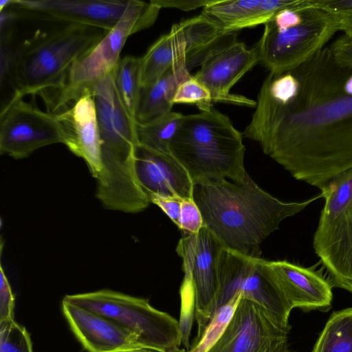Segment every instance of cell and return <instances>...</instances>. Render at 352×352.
Instances as JSON below:
<instances>
[{"mask_svg": "<svg viewBox=\"0 0 352 352\" xmlns=\"http://www.w3.org/2000/svg\"><path fill=\"white\" fill-rule=\"evenodd\" d=\"M184 234H195L204 227L200 210L192 199H183L177 223Z\"/></svg>", "mask_w": 352, "mask_h": 352, "instance_id": "cell-32", "label": "cell"}, {"mask_svg": "<svg viewBox=\"0 0 352 352\" xmlns=\"http://www.w3.org/2000/svg\"><path fill=\"white\" fill-rule=\"evenodd\" d=\"M190 76L186 65H178L168 69L151 86L141 88L135 114L136 122L144 124L170 112L178 86Z\"/></svg>", "mask_w": 352, "mask_h": 352, "instance_id": "cell-23", "label": "cell"}, {"mask_svg": "<svg viewBox=\"0 0 352 352\" xmlns=\"http://www.w3.org/2000/svg\"><path fill=\"white\" fill-rule=\"evenodd\" d=\"M299 0H214L201 13L225 32L265 24Z\"/></svg>", "mask_w": 352, "mask_h": 352, "instance_id": "cell-20", "label": "cell"}, {"mask_svg": "<svg viewBox=\"0 0 352 352\" xmlns=\"http://www.w3.org/2000/svg\"><path fill=\"white\" fill-rule=\"evenodd\" d=\"M288 332L257 303L241 298L225 331L208 352H288Z\"/></svg>", "mask_w": 352, "mask_h": 352, "instance_id": "cell-12", "label": "cell"}, {"mask_svg": "<svg viewBox=\"0 0 352 352\" xmlns=\"http://www.w3.org/2000/svg\"><path fill=\"white\" fill-rule=\"evenodd\" d=\"M67 127L70 142L67 148L85 162L96 179L101 169L99 124L91 91H85L71 107L58 113Z\"/></svg>", "mask_w": 352, "mask_h": 352, "instance_id": "cell-19", "label": "cell"}, {"mask_svg": "<svg viewBox=\"0 0 352 352\" xmlns=\"http://www.w3.org/2000/svg\"><path fill=\"white\" fill-rule=\"evenodd\" d=\"M0 323L14 320V296L2 265L0 267Z\"/></svg>", "mask_w": 352, "mask_h": 352, "instance_id": "cell-33", "label": "cell"}, {"mask_svg": "<svg viewBox=\"0 0 352 352\" xmlns=\"http://www.w3.org/2000/svg\"><path fill=\"white\" fill-rule=\"evenodd\" d=\"M129 0H12L8 7L19 18L111 30Z\"/></svg>", "mask_w": 352, "mask_h": 352, "instance_id": "cell-13", "label": "cell"}, {"mask_svg": "<svg viewBox=\"0 0 352 352\" xmlns=\"http://www.w3.org/2000/svg\"><path fill=\"white\" fill-rule=\"evenodd\" d=\"M105 33L99 28L74 24L38 32L14 50L9 76L14 87L12 96L39 95L48 109L65 87L74 64Z\"/></svg>", "mask_w": 352, "mask_h": 352, "instance_id": "cell-4", "label": "cell"}, {"mask_svg": "<svg viewBox=\"0 0 352 352\" xmlns=\"http://www.w3.org/2000/svg\"><path fill=\"white\" fill-rule=\"evenodd\" d=\"M269 265L292 309L322 311L329 309L332 285L320 271L287 261H269Z\"/></svg>", "mask_w": 352, "mask_h": 352, "instance_id": "cell-18", "label": "cell"}, {"mask_svg": "<svg viewBox=\"0 0 352 352\" xmlns=\"http://www.w3.org/2000/svg\"><path fill=\"white\" fill-rule=\"evenodd\" d=\"M70 135L58 113L43 111L22 98L12 96L0 113V153L14 159L60 143L67 147Z\"/></svg>", "mask_w": 352, "mask_h": 352, "instance_id": "cell-11", "label": "cell"}, {"mask_svg": "<svg viewBox=\"0 0 352 352\" xmlns=\"http://www.w3.org/2000/svg\"><path fill=\"white\" fill-rule=\"evenodd\" d=\"M179 25L186 41V67L189 72L223 46L237 41L239 32H223L202 13Z\"/></svg>", "mask_w": 352, "mask_h": 352, "instance_id": "cell-22", "label": "cell"}, {"mask_svg": "<svg viewBox=\"0 0 352 352\" xmlns=\"http://www.w3.org/2000/svg\"><path fill=\"white\" fill-rule=\"evenodd\" d=\"M169 152L193 184L227 179L240 182L247 173L243 135L213 106L183 116Z\"/></svg>", "mask_w": 352, "mask_h": 352, "instance_id": "cell-5", "label": "cell"}, {"mask_svg": "<svg viewBox=\"0 0 352 352\" xmlns=\"http://www.w3.org/2000/svg\"><path fill=\"white\" fill-rule=\"evenodd\" d=\"M0 352H33L29 333L14 320L0 323Z\"/></svg>", "mask_w": 352, "mask_h": 352, "instance_id": "cell-30", "label": "cell"}, {"mask_svg": "<svg viewBox=\"0 0 352 352\" xmlns=\"http://www.w3.org/2000/svg\"><path fill=\"white\" fill-rule=\"evenodd\" d=\"M12 0H1L0 1V11L8 8L11 4Z\"/></svg>", "mask_w": 352, "mask_h": 352, "instance_id": "cell-37", "label": "cell"}, {"mask_svg": "<svg viewBox=\"0 0 352 352\" xmlns=\"http://www.w3.org/2000/svg\"><path fill=\"white\" fill-rule=\"evenodd\" d=\"M151 1L160 8H170L190 11L201 7L204 8L212 3L214 0H151Z\"/></svg>", "mask_w": 352, "mask_h": 352, "instance_id": "cell-36", "label": "cell"}, {"mask_svg": "<svg viewBox=\"0 0 352 352\" xmlns=\"http://www.w3.org/2000/svg\"><path fill=\"white\" fill-rule=\"evenodd\" d=\"M243 135L293 177L320 190L352 168V67L329 46L294 69L269 72Z\"/></svg>", "mask_w": 352, "mask_h": 352, "instance_id": "cell-1", "label": "cell"}, {"mask_svg": "<svg viewBox=\"0 0 352 352\" xmlns=\"http://www.w3.org/2000/svg\"><path fill=\"white\" fill-rule=\"evenodd\" d=\"M337 32L333 18L314 0H299L264 25L255 45L259 63L269 72L294 69L326 47Z\"/></svg>", "mask_w": 352, "mask_h": 352, "instance_id": "cell-6", "label": "cell"}, {"mask_svg": "<svg viewBox=\"0 0 352 352\" xmlns=\"http://www.w3.org/2000/svg\"><path fill=\"white\" fill-rule=\"evenodd\" d=\"M219 280L216 311L241 294L242 298L257 303L277 326L289 331L292 307L278 285L269 261L223 248Z\"/></svg>", "mask_w": 352, "mask_h": 352, "instance_id": "cell-9", "label": "cell"}, {"mask_svg": "<svg viewBox=\"0 0 352 352\" xmlns=\"http://www.w3.org/2000/svg\"><path fill=\"white\" fill-rule=\"evenodd\" d=\"M241 298V294H236L215 311L200 339L193 343L192 346L188 352H208L209 351L225 331Z\"/></svg>", "mask_w": 352, "mask_h": 352, "instance_id": "cell-28", "label": "cell"}, {"mask_svg": "<svg viewBox=\"0 0 352 352\" xmlns=\"http://www.w3.org/2000/svg\"><path fill=\"white\" fill-rule=\"evenodd\" d=\"M193 199L207 228L225 248L258 257L263 241L318 199L282 201L261 189L248 175L240 182L221 179L194 184Z\"/></svg>", "mask_w": 352, "mask_h": 352, "instance_id": "cell-2", "label": "cell"}, {"mask_svg": "<svg viewBox=\"0 0 352 352\" xmlns=\"http://www.w3.org/2000/svg\"><path fill=\"white\" fill-rule=\"evenodd\" d=\"M259 60L256 45L248 49L243 43L236 41L208 56L194 76L210 91L212 102L255 107L256 101L232 94L230 89Z\"/></svg>", "mask_w": 352, "mask_h": 352, "instance_id": "cell-14", "label": "cell"}, {"mask_svg": "<svg viewBox=\"0 0 352 352\" xmlns=\"http://www.w3.org/2000/svg\"><path fill=\"white\" fill-rule=\"evenodd\" d=\"M62 311L87 352H155L142 347L129 332L106 316L64 299Z\"/></svg>", "mask_w": 352, "mask_h": 352, "instance_id": "cell-15", "label": "cell"}, {"mask_svg": "<svg viewBox=\"0 0 352 352\" xmlns=\"http://www.w3.org/2000/svg\"><path fill=\"white\" fill-rule=\"evenodd\" d=\"M140 58L133 56H124L119 60L113 69L114 85L118 97L134 120L140 91Z\"/></svg>", "mask_w": 352, "mask_h": 352, "instance_id": "cell-27", "label": "cell"}, {"mask_svg": "<svg viewBox=\"0 0 352 352\" xmlns=\"http://www.w3.org/2000/svg\"><path fill=\"white\" fill-rule=\"evenodd\" d=\"M63 299L117 322L146 349L174 352L180 349L179 321L152 307L147 299L111 289L66 295Z\"/></svg>", "mask_w": 352, "mask_h": 352, "instance_id": "cell-7", "label": "cell"}, {"mask_svg": "<svg viewBox=\"0 0 352 352\" xmlns=\"http://www.w3.org/2000/svg\"><path fill=\"white\" fill-rule=\"evenodd\" d=\"M183 116L171 111L148 122L137 123L139 145L154 152L169 154V144Z\"/></svg>", "mask_w": 352, "mask_h": 352, "instance_id": "cell-25", "label": "cell"}, {"mask_svg": "<svg viewBox=\"0 0 352 352\" xmlns=\"http://www.w3.org/2000/svg\"><path fill=\"white\" fill-rule=\"evenodd\" d=\"M150 202L157 205L177 225L182 199L174 197H153Z\"/></svg>", "mask_w": 352, "mask_h": 352, "instance_id": "cell-35", "label": "cell"}, {"mask_svg": "<svg viewBox=\"0 0 352 352\" xmlns=\"http://www.w3.org/2000/svg\"><path fill=\"white\" fill-rule=\"evenodd\" d=\"M333 18L338 31L352 36V0H314Z\"/></svg>", "mask_w": 352, "mask_h": 352, "instance_id": "cell-31", "label": "cell"}, {"mask_svg": "<svg viewBox=\"0 0 352 352\" xmlns=\"http://www.w3.org/2000/svg\"><path fill=\"white\" fill-rule=\"evenodd\" d=\"M100 137L101 171L96 178V197L108 210L129 213L144 210L150 201L136 173L139 145L137 122L122 105L113 80V70L91 89Z\"/></svg>", "mask_w": 352, "mask_h": 352, "instance_id": "cell-3", "label": "cell"}, {"mask_svg": "<svg viewBox=\"0 0 352 352\" xmlns=\"http://www.w3.org/2000/svg\"><path fill=\"white\" fill-rule=\"evenodd\" d=\"M223 248L204 226L197 233L184 234L176 248L184 272L181 287L183 311L189 306L198 326L194 343L200 339L216 311L219 258Z\"/></svg>", "mask_w": 352, "mask_h": 352, "instance_id": "cell-10", "label": "cell"}, {"mask_svg": "<svg viewBox=\"0 0 352 352\" xmlns=\"http://www.w3.org/2000/svg\"><path fill=\"white\" fill-rule=\"evenodd\" d=\"M135 168L148 199L153 197L193 198L194 184L188 173L170 153L154 152L138 145Z\"/></svg>", "mask_w": 352, "mask_h": 352, "instance_id": "cell-17", "label": "cell"}, {"mask_svg": "<svg viewBox=\"0 0 352 352\" xmlns=\"http://www.w3.org/2000/svg\"><path fill=\"white\" fill-rule=\"evenodd\" d=\"M324 204L319 226L327 224L352 210V168L332 179L321 189Z\"/></svg>", "mask_w": 352, "mask_h": 352, "instance_id": "cell-24", "label": "cell"}, {"mask_svg": "<svg viewBox=\"0 0 352 352\" xmlns=\"http://www.w3.org/2000/svg\"><path fill=\"white\" fill-rule=\"evenodd\" d=\"M313 245L331 285L352 293V210L318 225Z\"/></svg>", "mask_w": 352, "mask_h": 352, "instance_id": "cell-16", "label": "cell"}, {"mask_svg": "<svg viewBox=\"0 0 352 352\" xmlns=\"http://www.w3.org/2000/svg\"><path fill=\"white\" fill-rule=\"evenodd\" d=\"M186 65V41L182 28L173 25L168 33L161 36L140 57V87L151 86L171 67Z\"/></svg>", "mask_w": 352, "mask_h": 352, "instance_id": "cell-21", "label": "cell"}, {"mask_svg": "<svg viewBox=\"0 0 352 352\" xmlns=\"http://www.w3.org/2000/svg\"><path fill=\"white\" fill-rule=\"evenodd\" d=\"M173 103L195 104L203 111L212 107L213 102L208 89L194 76H190L178 86Z\"/></svg>", "mask_w": 352, "mask_h": 352, "instance_id": "cell-29", "label": "cell"}, {"mask_svg": "<svg viewBox=\"0 0 352 352\" xmlns=\"http://www.w3.org/2000/svg\"><path fill=\"white\" fill-rule=\"evenodd\" d=\"M174 352H188V351H186L184 349H179L176 351H175Z\"/></svg>", "mask_w": 352, "mask_h": 352, "instance_id": "cell-38", "label": "cell"}, {"mask_svg": "<svg viewBox=\"0 0 352 352\" xmlns=\"http://www.w3.org/2000/svg\"><path fill=\"white\" fill-rule=\"evenodd\" d=\"M329 47L339 63L352 67V36L342 34Z\"/></svg>", "mask_w": 352, "mask_h": 352, "instance_id": "cell-34", "label": "cell"}, {"mask_svg": "<svg viewBox=\"0 0 352 352\" xmlns=\"http://www.w3.org/2000/svg\"><path fill=\"white\" fill-rule=\"evenodd\" d=\"M160 8L139 0H129L116 25L72 66L65 87L52 101L48 111L58 113L74 102L85 91L111 73L121 58V51L132 34L152 26Z\"/></svg>", "mask_w": 352, "mask_h": 352, "instance_id": "cell-8", "label": "cell"}, {"mask_svg": "<svg viewBox=\"0 0 352 352\" xmlns=\"http://www.w3.org/2000/svg\"><path fill=\"white\" fill-rule=\"evenodd\" d=\"M313 352H352V307L331 314Z\"/></svg>", "mask_w": 352, "mask_h": 352, "instance_id": "cell-26", "label": "cell"}]
</instances>
